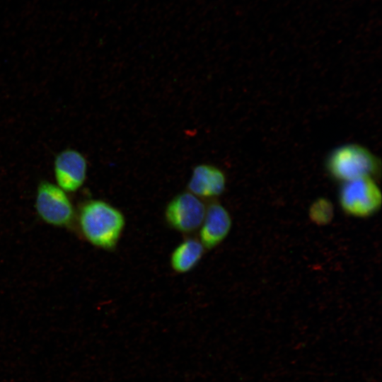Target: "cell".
I'll return each mask as SVG.
<instances>
[{"instance_id":"1","label":"cell","mask_w":382,"mask_h":382,"mask_svg":"<svg viewBox=\"0 0 382 382\" xmlns=\"http://www.w3.org/2000/svg\"><path fill=\"white\" fill-rule=\"evenodd\" d=\"M78 221L85 239L93 246L104 250L117 245L126 223L119 209L102 199H91L83 203Z\"/></svg>"},{"instance_id":"2","label":"cell","mask_w":382,"mask_h":382,"mask_svg":"<svg viewBox=\"0 0 382 382\" xmlns=\"http://www.w3.org/2000/svg\"><path fill=\"white\" fill-rule=\"evenodd\" d=\"M378 158L367 149L358 144H346L334 150L327 161L331 175L338 180L347 182L378 173Z\"/></svg>"},{"instance_id":"3","label":"cell","mask_w":382,"mask_h":382,"mask_svg":"<svg viewBox=\"0 0 382 382\" xmlns=\"http://www.w3.org/2000/svg\"><path fill=\"white\" fill-rule=\"evenodd\" d=\"M339 199L342 209L357 217L372 215L380 209L382 202L381 190L371 177L345 182Z\"/></svg>"},{"instance_id":"4","label":"cell","mask_w":382,"mask_h":382,"mask_svg":"<svg viewBox=\"0 0 382 382\" xmlns=\"http://www.w3.org/2000/svg\"><path fill=\"white\" fill-rule=\"evenodd\" d=\"M35 207L40 218L54 226H68L74 217V207L66 192L49 181L39 183Z\"/></svg>"},{"instance_id":"5","label":"cell","mask_w":382,"mask_h":382,"mask_svg":"<svg viewBox=\"0 0 382 382\" xmlns=\"http://www.w3.org/2000/svg\"><path fill=\"white\" fill-rule=\"evenodd\" d=\"M206 209L202 199L187 191L178 194L167 204L164 215L173 229L189 233L199 228Z\"/></svg>"},{"instance_id":"6","label":"cell","mask_w":382,"mask_h":382,"mask_svg":"<svg viewBox=\"0 0 382 382\" xmlns=\"http://www.w3.org/2000/svg\"><path fill=\"white\" fill-rule=\"evenodd\" d=\"M54 174L57 185L64 192H74L82 187L86 179V159L75 149H64L54 158Z\"/></svg>"},{"instance_id":"7","label":"cell","mask_w":382,"mask_h":382,"mask_svg":"<svg viewBox=\"0 0 382 382\" xmlns=\"http://www.w3.org/2000/svg\"><path fill=\"white\" fill-rule=\"evenodd\" d=\"M231 226V216L226 208L219 202H213L207 207L204 220L199 228V241L205 250L213 249L226 238Z\"/></svg>"},{"instance_id":"8","label":"cell","mask_w":382,"mask_h":382,"mask_svg":"<svg viewBox=\"0 0 382 382\" xmlns=\"http://www.w3.org/2000/svg\"><path fill=\"white\" fill-rule=\"evenodd\" d=\"M226 183V176L221 169L200 164L194 168L187 187L190 192L201 199L212 198L224 192Z\"/></svg>"},{"instance_id":"9","label":"cell","mask_w":382,"mask_h":382,"mask_svg":"<svg viewBox=\"0 0 382 382\" xmlns=\"http://www.w3.org/2000/svg\"><path fill=\"white\" fill-rule=\"evenodd\" d=\"M204 248L195 238H187L180 243L173 250L170 257L172 270L178 274H185L192 269L201 260Z\"/></svg>"},{"instance_id":"10","label":"cell","mask_w":382,"mask_h":382,"mask_svg":"<svg viewBox=\"0 0 382 382\" xmlns=\"http://www.w3.org/2000/svg\"><path fill=\"white\" fill-rule=\"evenodd\" d=\"M334 216L332 202L323 197L315 200L308 210V216L313 223L324 226L331 222Z\"/></svg>"}]
</instances>
